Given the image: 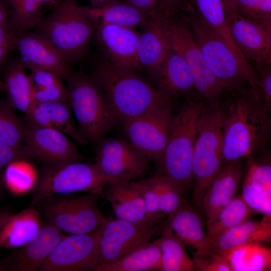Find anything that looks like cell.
Masks as SVG:
<instances>
[{
	"mask_svg": "<svg viewBox=\"0 0 271 271\" xmlns=\"http://www.w3.org/2000/svg\"><path fill=\"white\" fill-rule=\"evenodd\" d=\"M91 75L102 89L115 124L171 103L172 98L141 73L117 67L102 57L94 60Z\"/></svg>",
	"mask_w": 271,
	"mask_h": 271,
	"instance_id": "cell-1",
	"label": "cell"
},
{
	"mask_svg": "<svg viewBox=\"0 0 271 271\" xmlns=\"http://www.w3.org/2000/svg\"><path fill=\"white\" fill-rule=\"evenodd\" d=\"M233 99L224 111L222 163L241 159L264 148L270 135L269 111L251 89L232 93Z\"/></svg>",
	"mask_w": 271,
	"mask_h": 271,
	"instance_id": "cell-2",
	"label": "cell"
},
{
	"mask_svg": "<svg viewBox=\"0 0 271 271\" xmlns=\"http://www.w3.org/2000/svg\"><path fill=\"white\" fill-rule=\"evenodd\" d=\"M184 15L206 64L224 90L232 94L248 85L262 100L258 75L235 45L197 12Z\"/></svg>",
	"mask_w": 271,
	"mask_h": 271,
	"instance_id": "cell-3",
	"label": "cell"
},
{
	"mask_svg": "<svg viewBox=\"0 0 271 271\" xmlns=\"http://www.w3.org/2000/svg\"><path fill=\"white\" fill-rule=\"evenodd\" d=\"M95 26L75 0H60L33 28L71 66L86 56Z\"/></svg>",
	"mask_w": 271,
	"mask_h": 271,
	"instance_id": "cell-4",
	"label": "cell"
},
{
	"mask_svg": "<svg viewBox=\"0 0 271 271\" xmlns=\"http://www.w3.org/2000/svg\"><path fill=\"white\" fill-rule=\"evenodd\" d=\"M202 103L192 159V201L202 210L206 191L222 166L224 109L219 102Z\"/></svg>",
	"mask_w": 271,
	"mask_h": 271,
	"instance_id": "cell-5",
	"label": "cell"
},
{
	"mask_svg": "<svg viewBox=\"0 0 271 271\" xmlns=\"http://www.w3.org/2000/svg\"><path fill=\"white\" fill-rule=\"evenodd\" d=\"M201 102L189 99L174 116L167 145L160 162V173L187 193L192 189V159Z\"/></svg>",
	"mask_w": 271,
	"mask_h": 271,
	"instance_id": "cell-6",
	"label": "cell"
},
{
	"mask_svg": "<svg viewBox=\"0 0 271 271\" xmlns=\"http://www.w3.org/2000/svg\"><path fill=\"white\" fill-rule=\"evenodd\" d=\"M66 85L77 127L87 142L97 144L115 124L104 94L90 74L72 72Z\"/></svg>",
	"mask_w": 271,
	"mask_h": 271,
	"instance_id": "cell-7",
	"label": "cell"
},
{
	"mask_svg": "<svg viewBox=\"0 0 271 271\" xmlns=\"http://www.w3.org/2000/svg\"><path fill=\"white\" fill-rule=\"evenodd\" d=\"M111 183L96 163L76 161L48 164L34 191L32 204H37L57 194L87 192L100 195Z\"/></svg>",
	"mask_w": 271,
	"mask_h": 271,
	"instance_id": "cell-8",
	"label": "cell"
},
{
	"mask_svg": "<svg viewBox=\"0 0 271 271\" xmlns=\"http://www.w3.org/2000/svg\"><path fill=\"white\" fill-rule=\"evenodd\" d=\"M99 195L91 193L48 198L38 203L48 221L70 234H86L98 229L107 220L98 205Z\"/></svg>",
	"mask_w": 271,
	"mask_h": 271,
	"instance_id": "cell-9",
	"label": "cell"
},
{
	"mask_svg": "<svg viewBox=\"0 0 271 271\" xmlns=\"http://www.w3.org/2000/svg\"><path fill=\"white\" fill-rule=\"evenodd\" d=\"M168 30L171 47L187 63L197 95L204 103L218 102L224 88L206 64L185 17H170Z\"/></svg>",
	"mask_w": 271,
	"mask_h": 271,
	"instance_id": "cell-10",
	"label": "cell"
},
{
	"mask_svg": "<svg viewBox=\"0 0 271 271\" xmlns=\"http://www.w3.org/2000/svg\"><path fill=\"white\" fill-rule=\"evenodd\" d=\"M96 144L95 163L112 183L136 181L145 173L151 161L127 140L104 138Z\"/></svg>",
	"mask_w": 271,
	"mask_h": 271,
	"instance_id": "cell-11",
	"label": "cell"
},
{
	"mask_svg": "<svg viewBox=\"0 0 271 271\" xmlns=\"http://www.w3.org/2000/svg\"><path fill=\"white\" fill-rule=\"evenodd\" d=\"M174 116L171 103L163 105L123 122V131L128 142L160 163Z\"/></svg>",
	"mask_w": 271,
	"mask_h": 271,
	"instance_id": "cell-12",
	"label": "cell"
},
{
	"mask_svg": "<svg viewBox=\"0 0 271 271\" xmlns=\"http://www.w3.org/2000/svg\"><path fill=\"white\" fill-rule=\"evenodd\" d=\"M161 228L159 223L145 225L117 218H108L100 227L98 256L94 271L151 241L153 236Z\"/></svg>",
	"mask_w": 271,
	"mask_h": 271,
	"instance_id": "cell-13",
	"label": "cell"
},
{
	"mask_svg": "<svg viewBox=\"0 0 271 271\" xmlns=\"http://www.w3.org/2000/svg\"><path fill=\"white\" fill-rule=\"evenodd\" d=\"M100 227L90 233L65 236L41 264V271L94 270Z\"/></svg>",
	"mask_w": 271,
	"mask_h": 271,
	"instance_id": "cell-14",
	"label": "cell"
},
{
	"mask_svg": "<svg viewBox=\"0 0 271 271\" xmlns=\"http://www.w3.org/2000/svg\"><path fill=\"white\" fill-rule=\"evenodd\" d=\"M139 35L134 29L102 23L95 26L92 38L103 58L117 67L141 73L144 71L138 58Z\"/></svg>",
	"mask_w": 271,
	"mask_h": 271,
	"instance_id": "cell-15",
	"label": "cell"
},
{
	"mask_svg": "<svg viewBox=\"0 0 271 271\" xmlns=\"http://www.w3.org/2000/svg\"><path fill=\"white\" fill-rule=\"evenodd\" d=\"M225 9L230 35L247 61L256 67L271 64V31L240 16L231 3Z\"/></svg>",
	"mask_w": 271,
	"mask_h": 271,
	"instance_id": "cell-16",
	"label": "cell"
},
{
	"mask_svg": "<svg viewBox=\"0 0 271 271\" xmlns=\"http://www.w3.org/2000/svg\"><path fill=\"white\" fill-rule=\"evenodd\" d=\"M22 148L27 157L48 164L80 161L82 158L66 134L46 127L27 124Z\"/></svg>",
	"mask_w": 271,
	"mask_h": 271,
	"instance_id": "cell-17",
	"label": "cell"
},
{
	"mask_svg": "<svg viewBox=\"0 0 271 271\" xmlns=\"http://www.w3.org/2000/svg\"><path fill=\"white\" fill-rule=\"evenodd\" d=\"M129 183L140 193L149 214L158 222L187 204V193L161 173Z\"/></svg>",
	"mask_w": 271,
	"mask_h": 271,
	"instance_id": "cell-18",
	"label": "cell"
},
{
	"mask_svg": "<svg viewBox=\"0 0 271 271\" xmlns=\"http://www.w3.org/2000/svg\"><path fill=\"white\" fill-rule=\"evenodd\" d=\"M65 236L60 229L47 221L38 234L25 245L0 261V270L36 271Z\"/></svg>",
	"mask_w": 271,
	"mask_h": 271,
	"instance_id": "cell-19",
	"label": "cell"
},
{
	"mask_svg": "<svg viewBox=\"0 0 271 271\" xmlns=\"http://www.w3.org/2000/svg\"><path fill=\"white\" fill-rule=\"evenodd\" d=\"M16 49L26 68L51 71L67 80L72 72L71 66L46 40L31 32L19 35Z\"/></svg>",
	"mask_w": 271,
	"mask_h": 271,
	"instance_id": "cell-20",
	"label": "cell"
},
{
	"mask_svg": "<svg viewBox=\"0 0 271 271\" xmlns=\"http://www.w3.org/2000/svg\"><path fill=\"white\" fill-rule=\"evenodd\" d=\"M169 19L165 17L151 19L139 35L138 60L143 71L151 78L171 48Z\"/></svg>",
	"mask_w": 271,
	"mask_h": 271,
	"instance_id": "cell-21",
	"label": "cell"
},
{
	"mask_svg": "<svg viewBox=\"0 0 271 271\" xmlns=\"http://www.w3.org/2000/svg\"><path fill=\"white\" fill-rule=\"evenodd\" d=\"M101 195L110 203L117 219L145 225L159 223L149 214L140 193L129 183H110Z\"/></svg>",
	"mask_w": 271,
	"mask_h": 271,
	"instance_id": "cell-22",
	"label": "cell"
},
{
	"mask_svg": "<svg viewBox=\"0 0 271 271\" xmlns=\"http://www.w3.org/2000/svg\"><path fill=\"white\" fill-rule=\"evenodd\" d=\"M240 161L222 165L212 178L202 202L207 221L215 217L235 197L242 176Z\"/></svg>",
	"mask_w": 271,
	"mask_h": 271,
	"instance_id": "cell-23",
	"label": "cell"
},
{
	"mask_svg": "<svg viewBox=\"0 0 271 271\" xmlns=\"http://www.w3.org/2000/svg\"><path fill=\"white\" fill-rule=\"evenodd\" d=\"M24 119L27 125L53 128L80 144L87 143L77 127L69 101L34 103Z\"/></svg>",
	"mask_w": 271,
	"mask_h": 271,
	"instance_id": "cell-24",
	"label": "cell"
},
{
	"mask_svg": "<svg viewBox=\"0 0 271 271\" xmlns=\"http://www.w3.org/2000/svg\"><path fill=\"white\" fill-rule=\"evenodd\" d=\"M151 79L159 90L171 98L195 91L194 80L187 63L172 47Z\"/></svg>",
	"mask_w": 271,
	"mask_h": 271,
	"instance_id": "cell-25",
	"label": "cell"
},
{
	"mask_svg": "<svg viewBox=\"0 0 271 271\" xmlns=\"http://www.w3.org/2000/svg\"><path fill=\"white\" fill-rule=\"evenodd\" d=\"M20 56L9 60L3 71V91L13 109L26 114L34 103L32 84Z\"/></svg>",
	"mask_w": 271,
	"mask_h": 271,
	"instance_id": "cell-26",
	"label": "cell"
},
{
	"mask_svg": "<svg viewBox=\"0 0 271 271\" xmlns=\"http://www.w3.org/2000/svg\"><path fill=\"white\" fill-rule=\"evenodd\" d=\"M43 223L39 212L35 208H26L11 215L0 227V247H20L38 234Z\"/></svg>",
	"mask_w": 271,
	"mask_h": 271,
	"instance_id": "cell-27",
	"label": "cell"
},
{
	"mask_svg": "<svg viewBox=\"0 0 271 271\" xmlns=\"http://www.w3.org/2000/svg\"><path fill=\"white\" fill-rule=\"evenodd\" d=\"M83 9L95 26L104 23L134 29L137 26L144 27L151 19L147 14L125 0L99 7H83Z\"/></svg>",
	"mask_w": 271,
	"mask_h": 271,
	"instance_id": "cell-28",
	"label": "cell"
},
{
	"mask_svg": "<svg viewBox=\"0 0 271 271\" xmlns=\"http://www.w3.org/2000/svg\"><path fill=\"white\" fill-rule=\"evenodd\" d=\"M196 208L186 204L168 217L165 223L184 243L200 252L208 246L202 220Z\"/></svg>",
	"mask_w": 271,
	"mask_h": 271,
	"instance_id": "cell-29",
	"label": "cell"
},
{
	"mask_svg": "<svg viewBox=\"0 0 271 271\" xmlns=\"http://www.w3.org/2000/svg\"><path fill=\"white\" fill-rule=\"evenodd\" d=\"M271 240L270 217L260 221L247 220L224 232L209 247L221 251L234 246L251 242L267 243Z\"/></svg>",
	"mask_w": 271,
	"mask_h": 271,
	"instance_id": "cell-30",
	"label": "cell"
},
{
	"mask_svg": "<svg viewBox=\"0 0 271 271\" xmlns=\"http://www.w3.org/2000/svg\"><path fill=\"white\" fill-rule=\"evenodd\" d=\"M218 252L227 260L231 271H265L270 269V249L261 243L240 244Z\"/></svg>",
	"mask_w": 271,
	"mask_h": 271,
	"instance_id": "cell-31",
	"label": "cell"
},
{
	"mask_svg": "<svg viewBox=\"0 0 271 271\" xmlns=\"http://www.w3.org/2000/svg\"><path fill=\"white\" fill-rule=\"evenodd\" d=\"M162 267L158 239L132 250L116 261L100 266L95 271H157Z\"/></svg>",
	"mask_w": 271,
	"mask_h": 271,
	"instance_id": "cell-32",
	"label": "cell"
},
{
	"mask_svg": "<svg viewBox=\"0 0 271 271\" xmlns=\"http://www.w3.org/2000/svg\"><path fill=\"white\" fill-rule=\"evenodd\" d=\"M9 21L18 35L29 32L60 0H6Z\"/></svg>",
	"mask_w": 271,
	"mask_h": 271,
	"instance_id": "cell-33",
	"label": "cell"
},
{
	"mask_svg": "<svg viewBox=\"0 0 271 271\" xmlns=\"http://www.w3.org/2000/svg\"><path fill=\"white\" fill-rule=\"evenodd\" d=\"M159 245L161 251V271H195L192 258L184 243L165 224L162 227Z\"/></svg>",
	"mask_w": 271,
	"mask_h": 271,
	"instance_id": "cell-34",
	"label": "cell"
},
{
	"mask_svg": "<svg viewBox=\"0 0 271 271\" xmlns=\"http://www.w3.org/2000/svg\"><path fill=\"white\" fill-rule=\"evenodd\" d=\"M253 211L241 196L235 197L215 217L207 221L206 238L208 247L224 232L248 220Z\"/></svg>",
	"mask_w": 271,
	"mask_h": 271,
	"instance_id": "cell-35",
	"label": "cell"
},
{
	"mask_svg": "<svg viewBox=\"0 0 271 271\" xmlns=\"http://www.w3.org/2000/svg\"><path fill=\"white\" fill-rule=\"evenodd\" d=\"M29 70L31 71L29 76L32 84L34 103L69 101L67 86L61 77L45 69Z\"/></svg>",
	"mask_w": 271,
	"mask_h": 271,
	"instance_id": "cell-36",
	"label": "cell"
},
{
	"mask_svg": "<svg viewBox=\"0 0 271 271\" xmlns=\"http://www.w3.org/2000/svg\"><path fill=\"white\" fill-rule=\"evenodd\" d=\"M26 125L17 116L7 102L0 100V142L21 148Z\"/></svg>",
	"mask_w": 271,
	"mask_h": 271,
	"instance_id": "cell-37",
	"label": "cell"
},
{
	"mask_svg": "<svg viewBox=\"0 0 271 271\" xmlns=\"http://www.w3.org/2000/svg\"><path fill=\"white\" fill-rule=\"evenodd\" d=\"M4 180L7 187L14 193L29 191L37 180L34 168L24 159L14 161L5 168Z\"/></svg>",
	"mask_w": 271,
	"mask_h": 271,
	"instance_id": "cell-38",
	"label": "cell"
},
{
	"mask_svg": "<svg viewBox=\"0 0 271 271\" xmlns=\"http://www.w3.org/2000/svg\"><path fill=\"white\" fill-rule=\"evenodd\" d=\"M199 16L209 26L234 44L227 29L222 0H191Z\"/></svg>",
	"mask_w": 271,
	"mask_h": 271,
	"instance_id": "cell-39",
	"label": "cell"
},
{
	"mask_svg": "<svg viewBox=\"0 0 271 271\" xmlns=\"http://www.w3.org/2000/svg\"><path fill=\"white\" fill-rule=\"evenodd\" d=\"M241 17L271 31V0H231Z\"/></svg>",
	"mask_w": 271,
	"mask_h": 271,
	"instance_id": "cell-40",
	"label": "cell"
},
{
	"mask_svg": "<svg viewBox=\"0 0 271 271\" xmlns=\"http://www.w3.org/2000/svg\"><path fill=\"white\" fill-rule=\"evenodd\" d=\"M247 157V171L244 183L250 184L271 196V166L268 161Z\"/></svg>",
	"mask_w": 271,
	"mask_h": 271,
	"instance_id": "cell-41",
	"label": "cell"
},
{
	"mask_svg": "<svg viewBox=\"0 0 271 271\" xmlns=\"http://www.w3.org/2000/svg\"><path fill=\"white\" fill-rule=\"evenodd\" d=\"M192 260L197 271H231L227 260L210 247L195 252Z\"/></svg>",
	"mask_w": 271,
	"mask_h": 271,
	"instance_id": "cell-42",
	"label": "cell"
},
{
	"mask_svg": "<svg viewBox=\"0 0 271 271\" xmlns=\"http://www.w3.org/2000/svg\"><path fill=\"white\" fill-rule=\"evenodd\" d=\"M241 197L253 211L271 216V196L250 184L244 183Z\"/></svg>",
	"mask_w": 271,
	"mask_h": 271,
	"instance_id": "cell-43",
	"label": "cell"
},
{
	"mask_svg": "<svg viewBox=\"0 0 271 271\" xmlns=\"http://www.w3.org/2000/svg\"><path fill=\"white\" fill-rule=\"evenodd\" d=\"M18 35L9 20L0 24V75L3 73L10 53L16 48Z\"/></svg>",
	"mask_w": 271,
	"mask_h": 271,
	"instance_id": "cell-44",
	"label": "cell"
},
{
	"mask_svg": "<svg viewBox=\"0 0 271 271\" xmlns=\"http://www.w3.org/2000/svg\"><path fill=\"white\" fill-rule=\"evenodd\" d=\"M256 68L263 105L269 112L271 109V64Z\"/></svg>",
	"mask_w": 271,
	"mask_h": 271,
	"instance_id": "cell-45",
	"label": "cell"
},
{
	"mask_svg": "<svg viewBox=\"0 0 271 271\" xmlns=\"http://www.w3.org/2000/svg\"><path fill=\"white\" fill-rule=\"evenodd\" d=\"M147 14L151 19L168 18L161 0H125Z\"/></svg>",
	"mask_w": 271,
	"mask_h": 271,
	"instance_id": "cell-46",
	"label": "cell"
},
{
	"mask_svg": "<svg viewBox=\"0 0 271 271\" xmlns=\"http://www.w3.org/2000/svg\"><path fill=\"white\" fill-rule=\"evenodd\" d=\"M169 18L181 14L196 12L191 0H161Z\"/></svg>",
	"mask_w": 271,
	"mask_h": 271,
	"instance_id": "cell-47",
	"label": "cell"
},
{
	"mask_svg": "<svg viewBox=\"0 0 271 271\" xmlns=\"http://www.w3.org/2000/svg\"><path fill=\"white\" fill-rule=\"evenodd\" d=\"M26 157L22 147H13L0 142V171L12 162Z\"/></svg>",
	"mask_w": 271,
	"mask_h": 271,
	"instance_id": "cell-48",
	"label": "cell"
},
{
	"mask_svg": "<svg viewBox=\"0 0 271 271\" xmlns=\"http://www.w3.org/2000/svg\"><path fill=\"white\" fill-rule=\"evenodd\" d=\"M10 8L6 0H0V24L9 20Z\"/></svg>",
	"mask_w": 271,
	"mask_h": 271,
	"instance_id": "cell-49",
	"label": "cell"
},
{
	"mask_svg": "<svg viewBox=\"0 0 271 271\" xmlns=\"http://www.w3.org/2000/svg\"><path fill=\"white\" fill-rule=\"evenodd\" d=\"M91 4L90 7H99L105 5L106 4L119 1L124 0H87Z\"/></svg>",
	"mask_w": 271,
	"mask_h": 271,
	"instance_id": "cell-50",
	"label": "cell"
},
{
	"mask_svg": "<svg viewBox=\"0 0 271 271\" xmlns=\"http://www.w3.org/2000/svg\"><path fill=\"white\" fill-rule=\"evenodd\" d=\"M11 215L5 212H0V227L6 222Z\"/></svg>",
	"mask_w": 271,
	"mask_h": 271,
	"instance_id": "cell-51",
	"label": "cell"
},
{
	"mask_svg": "<svg viewBox=\"0 0 271 271\" xmlns=\"http://www.w3.org/2000/svg\"><path fill=\"white\" fill-rule=\"evenodd\" d=\"M3 91V83L2 80L0 78V94L2 93V92Z\"/></svg>",
	"mask_w": 271,
	"mask_h": 271,
	"instance_id": "cell-52",
	"label": "cell"
},
{
	"mask_svg": "<svg viewBox=\"0 0 271 271\" xmlns=\"http://www.w3.org/2000/svg\"><path fill=\"white\" fill-rule=\"evenodd\" d=\"M224 3V5H227L231 3V0H222Z\"/></svg>",
	"mask_w": 271,
	"mask_h": 271,
	"instance_id": "cell-53",
	"label": "cell"
}]
</instances>
